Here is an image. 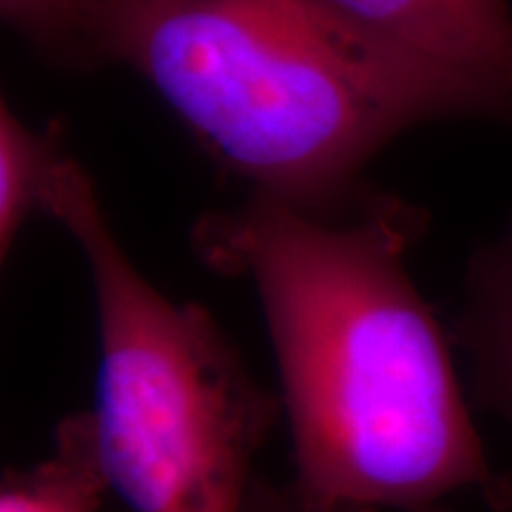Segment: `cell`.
Instances as JSON below:
<instances>
[{"instance_id":"6","label":"cell","mask_w":512,"mask_h":512,"mask_svg":"<svg viewBox=\"0 0 512 512\" xmlns=\"http://www.w3.org/2000/svg\"><path fill=\"white\" fill-rule=\"evenodd\" d=\"M112 494L93 413H72L57 422L46 458L5 472L0 512H107Z\"/></svg>"},{"instance_id":"2","label":"cell","mask_w":512,"mask_h":512,"mask_svg":"<svg viewBox=\"0 0 512 512\" xmlns=\"http://www.w3.org/2000/svg\"><path fill=\"white\" fill-rule=\"evenodd\" d=\"M107 64L150 83L259 195L337 214L389 140L437 119L510 121L512 93L370 36L320 0H100Z\"/></svg>"},{"instance_id":"4","label":"cell","mask_w":512,"mask_h":512,"mask_svg":"<svg viewBox=\"0 0 512 512\" xmlns=\"http://www.w3.org/2000/svg\"><path fill=\"white\" fill-rule=\"evenodd\" d=\"M370 36L512 93V0H320Z\"/></svg>"},{"instance_id":"7","label":"cell","mask_w":512,"mask_h":512,"mask_svg":"<svg viewBox=\"0 0 512 512\" xmlns=\"http://www.w3.org/2000/svg\"><path fill=\"white\" fill-rule=\"evenodd\" d=\"M62 124L43 131L19 119L12 105L0 102V259L8 261L27 221L43 214V192L67 152Z\"/></svg>"},{"instance_id":"8","label":"cell","mask_w":512,"mask_h":512,"mask_svg":"<svg viewBox=\"0 0 512 512\" xmlns=\"http://www.w3.org/2000/svg\"><path fill=\"white\" fill-rule=\"evenodd\" d=\"M0 15L50 67L79 74L107 64L100 0H0Z\"/></svg>"},{"instance_id":"3","label":"cell","mask_w":512,"mask_h":512,"mask_svg":"<svg viewBox=\"0 0 512 512\" xmlns=\"http://www.w3.org/2000/svg\"><path fill=\"white\" fill-rule=\"evenodd\" d=\"M43 214L72 235L98 313L95 432L112 491L133 512H245L256 458L283 418L238 347L197 304L133 264L86 169L67 155Z\"/></svg>"},{"instance_id":"9","label":"cell","mask_w":512,"mask_h":512,"mask_svg":"<svg viewBox=\"0 0 512 512\" xmlns=\"http://www.w3.org/2000/svg\"><path fill=\"white\" fill-rule=\"evenodd\" d=\"M245 512H304L297 508L285 484H273L268 479H256L249 494Z\"/></svg>"},{"instance_id":"1","label":"cell","mask_w":512,"mask_h":512,"mask_svg":"<svg viewBox=\"0 0 512 512\" xmlns=\"http://www.w3.org/2000/svg\"><path fill=\"white\" fill-rule=\"evenodd\" d=\"M427 214L368 195L313 214L252 192L202 216L192 245L254 285L290 430L287 494L304 512H512L486 460L439 320L408 271Z\"/></svg>"},{"instance_id":"5","label":"cell","mask_w":512,"mask_h":512,"mask_svg":"<svg viewBox=\"0 0 512 512\" xmlns=\"http://www.w3.org/2000/svg\"><path fill=\"white\" fill-rule=\"evenodd\" d=\"M456 332L475 403L512 427V219L467 261Z\"/></svg>"}]
</instances>
